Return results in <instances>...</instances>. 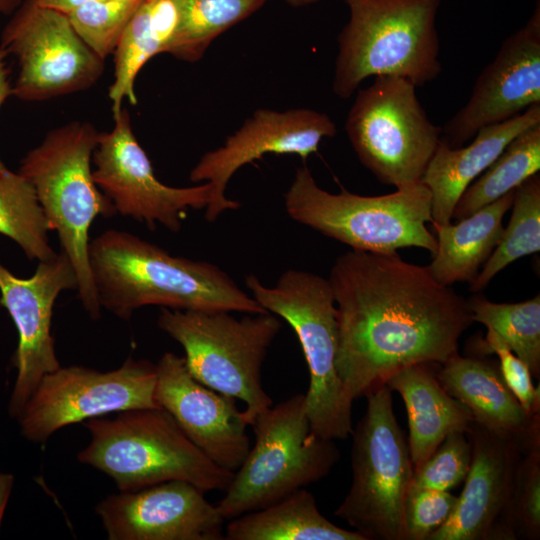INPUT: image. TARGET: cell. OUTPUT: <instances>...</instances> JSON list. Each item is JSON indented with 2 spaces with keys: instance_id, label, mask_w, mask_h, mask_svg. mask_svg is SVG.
Returning <instances> with one entry per match:
<instances>
[{
  "instance_id": "7c38bea8",
  "label": "cell",
  "mask_w": 540,
  "mask_h": 540,
  "mask_svg": "<svg viewBox=\"0 0 540 540\" xmlns=\"http://www.w3.org/2000/svg\"><path fill=\"white\" fill-rule=\"evenodd\" d=\"M156 365L129 357L117 369L59 367L45 375L16 418L20 434L44 443L57 430L126 410L160 408L155 399Z\"/></svg>"
},
{
  "instance_id": "4fadbf2b",
  "label": "cell",
  "mask_w": 540,
  "mask_h": 540,
  "mask_svg": "<svg viewBox=\"0 0 540 540\" xmlns=\"http://www.w3.org/2000/svg\"><path fill=\"white\" fill-rule=\"evenodd\" d=\"M1 34L0 49L16 57L13 95L43 101L86 90L104 70V60L77 35L68 15L24 0Z\"/></svg>"
},
{
  "instance_id": "ffe728a7",
  "label": "cell",
  "mask_w": 540,
  "mask_h": 540,
  "mask_svg": "<svg viewBox=\"0 0 540 540\" xmlns=\"http://www.w3.org/2000/svg\"><path fill=\"white\" fill-rule=\"evenodd\" d=\"M465 434L471 444L465 486L449 519L428 540H505V518L522 453L474 421Z\"/></svg>"
},
{
  "instance_id": "d4e9b609",
  "label": "cell",
  "mask_w": 540,
  "mask_h": 540,
  "mask_svg": "<svg viewBox=\"0 0 540 540\" xmlns=\"http://www.w3.org/2000/svg\"><path fill=\"white\" fill-rule=\"evenodd\" d=\"M187 0H142L114 52V81L109 88L113 114L123 100L136 105L135 79L154 56L167 53L183 20Z\"/></svg>"
},
{
  "instance_id": "f546056e",
  "label": "cell",
  "mask_w": 540,
  "mask_h": 540,
  "mask_svg": "<svg viewBox=\"0 0 540 540\" xmlns=\"http://www.w3.org/2000/svg\"><path fill=\"white\" fill-rule=\"evenodd\" d=\"M269 0H187L182 23L167 53L196 62L220 34L255 13Z\"/></svg>"
},
{
  "instance_id": "1f68e13d",
  "label": "cell",
  "mask_w": 540,
  "mask_h": 540,
  "mask_svg": "<svg viewBox=\"0 0 540 540\" xmlns=\"http://www.w3.org/2000/svg\"><path fill=\"white\" fill-rule=\"evenodd\" d=\"M142 0H90L67 13L82 41L100 58L114 54Z\"/></svg>"
},
{
  "instance_id": "d590c367",
  "label": "cell",
  "mask_w": 540,
  "mask_h": 540,
  "mask_svg": "<svg viewBox=\"0 0 540 540\" xmlns=\"http://www.w3.org/2000/svg\"><path fill=\"white\" fill-rule=\"evenodd\" d=\"M478 354H496L501 375L523 409L531 414L540 412L539 386L532 383V375L527 365L514 354L503 339L487 328L484 339L476 344Z\"/></svg>"
},
{
  "instance_id": "6da1fadb",
  "label": "cell",
  "mask_w": 540,
  "mask_h": 540,
  "mask_svg": "<svg viewBox=\"0 0 540 540\" xmlns=\"http://www.w3.org/2000/svg\"><path fill=\"white\" fill-rule=\"evenodd\" d=\"M328 279L338 324L336 369L352 402L402 368L445 363L474 322L468 300L397 252L350 250L336 258Z\"/></svg>"
},
{
  "instance_id": "44dd1931",
  "label": "cell",
  "mask_w": 540,
  "mask_h": 540,
  "mask_svg": "<svg viewBox=\"0 0 540 540\" xmlns=\"http://www.w3.org/2000/svg\"><path fill=\"white\" fill-rule=\"evenodd\" d=\"M436 373L441 386L471 412L473 421L510 441L522 454L540 449L539 414L527 413L506 385L498 363L458 353Z\"/></svg>"
},
{
  "instance_id": "3957f363",
  "label": "cell",
  "mask_w": 540,
  "mask_h": 540,
  "mask_svg": "<svg viewBox=\"0 0 540 540\" xmlns=\"http://www.w3.org/2000/svg\"><path fill=\"white\" fill-rule=\"evenodd\" d=\"M101 132L74 121L48 132L21 160L19 173L33 186L51 231H55L78 281V297L93 320L101 317L89 264V230L98 217L116 211L96 185L92 157Z\"/></svg>"
},
{
  "instance_id": "5bb4252c",
  "label": "cell",
  "mask_w": 540,
  "mask_h": 540,
  "mask_svg": "<svg viewBox=\"0 0 540 540\" xmlns=\"http://www.w3.org/2000/svg\"><path fill=\"white\" fill-rule=\"evenodd\" d=\"M114 126L101 132L92 161L93 179L116 214L154 230L158 224L179 232L187 212L204 209L211 196L208 182L172 187L156 177L151 161L137 141L128 111L113 114Z\"/></svg>"
},
{
  "instance_id": "277c9868",
  "label": "cell",
  "mask_w": 540,
  "mask_h": 540,
  "mask_svg": "<svg viewBox=\"0 0 540 540\" xmlns=\"http://www.w3.org/2000/svg\"><path fill=\"white\" fill-rule=\"evenodd\" d=\"M83 425L91 439L77 454L78 461L109 476L119 492L170 480L224 492L233 478L234 472L211 461L163 408L121 411Z\"/></svg>"
},
{
  "instance_id": "f1b7e54d",
  "label": "cell",
  "mask_w": 540,
  "mask_h": 540,
  "mask_svg": "<svg viewBox=\"0 0 540 540\" xmlns=\"http://www.w3.org/2000/svg\"><path fill=\"white\" fill-rule=\"evenodd\" d=\"M512 214L491 256L470 284L473 293L483 290L493 277L514 261L540 250V176L535 174L516 187Z\"/></svg>"
},
{
  "instance_id": "4dcf8cb0",
  "label": "cell",
  "mask_w": 540,
  "mask_h": 540,
  "mask_svg": "<svg viewBox=\"0 0 540 540\" xmlns=\"http://www.w3.org/2000/svg\"><path fill=\"white\" fill-rule=\"evenodd\" d=\"M474 322L495 331L529 368L540 376V295L517 303H496L483 296L468 300Z\"/></svg>"
},
{
  "instance_id": "2e32d148",
  "label": "cell",
  "mask_w": 540,
  "mask_h": 540,
  "mask_svg": "<svg viewBox=\"0 0 540 540\" xmlns=\"http://www.w3.org/2000/svg\"><path fill=\"white\" fill-rule=\"evenodd\" d=\"M336 133L330 117L315 110H256L223 146L206 152L190 172L192 182H208L212 186L204 208L205 219L214 222L225 211L240 208L238 201L226 197L225 190L242 166L268 153L295 154L305 159L318 150L323 138Z\"/></svg>"
},
{
  "instance_id": "7a4b0ae2",
  "label": "cell",
  "mask_w": 540,
  "mask_h": 540,
  "mask_svg": "<svg viewBox=\"0 0 540 540\" xmlns=\"http://www.w3.org/2000/svg\"><path fill=\"white\" fill-rule=\"evenodd\" d=\"M89 264L101 308L123 320L151 305L266 312L217 265L172 255L124 230L107 229L90 241Z\"/></svg>"
},
{
  "instance_id": "f35d334b",
  "label": "cell",
  "mask_w": 540,
  "mask_h": 540,
  "mask_svg": "<svg viewBox=\"0 0 540 540\" xmlns=\"http://www.w3.org/2000/svg\"><path fill=\"white\" fill-rule=\"evenodd\" d=\"M38 4L59 10L64 13H69L77 6L90 0H35Z\"/></svg>"
},
{
  "instance_id": "74e56055",
  "label": "cell",
  "mask_w": 540,
  "mask_h": 540,
  "mask_svg": "<svg viewBox=\"0 0 540 540\" xmlns=\"http://www.w3.org/2000/svg\"><path fill=\"white\" fill-rule=\"evenodd\" d=\"M13 485L14 476L11 473H0V528Z\"/></svg>"
},
{
  "instance_id": "52a82bcc",
  "label": "cell",
  "mask_w": 540,
  "mask_h": 540,
  "mask_svg": "<svg viewBox=\"0 0 540 540\" xmlns=\"http://www.w3.org/2000/svg\"><path fill=\"white\" fill-rule=\"evenodd\" d=\"M250 295L266 311L294 330L309 371L306 411L312 429L330 440H344L353 431L352 401L336 369L338 324L329 279L312 272L288 269L272 286L250 274Z\"/></svg>"
},
{
  "instance_id": "836d02e7",
  "label": "cell",
  "mask_w": 540,
  "mask_h": 540,
  "mask_svg": "<svg viewBox=\"0 0 540 540\" xmlns=\"http://www.w3.org/2000/svg\"><path fill=\"white\" fill-rule=\"evenodd\" d=\"M470 462L468 437L464 432H452L424 462L414 468L412 484L449 491L465 479Z\"/></svg>"
},
{
  "instance_id": "9c48e42d",
  "label": "cell",
  "mask_w": 540,
  "mask_h": 540,
  "mask_svg": "<svg viewBox=\"0 0 540 540\" xmlns=\"http://www.w3.org/2000/svg\"><path fill=\"white\" fill-rule=\"evenodd\" d=\"M230 313L162 308L157 324L183 347L186 366L197 381L245 404L242 413L251 425L273 405L262 386L261 369L282 321L268 311L240 319Z\"/></svg>"
},
{
  "instance_id": "d6a6232c",
  "label": "cell",
  "mask_w": 540,
  "mask_h": 540,
  "mask_svg": "<svg viewBox=\"0 0 540 540\" xmlns=\"http://www.w3.org/2000/svg\"><path fill=\"white\" fill-rule=\"evenodd\" d=\"M505 540L540 538V449L518 461L507 508Z\"/></svg>"
},
{
  "instance_id": "e575fe53",
  "label": "cell",
  "mask_w": 540,
  "mask_h": 540,
  "mask_svg": "<svg viewBox=\"0 0 540 540\" xmlns=\"http://www.w3.org/2000/svg\"><path fill=\"white\" fill-rule=\"evenodd\" d=\"M457 496L411 484L404 503V540H428L451 516Z\"/></svg>"
},
{
  "instance_id": "484cf974",
  "label": "cell",
  "mask_w": 540,
  "mask_h": 540,
  "mask_svg": "<svg viewBox=\"0 0 540 540\" xmlns=\"http://www.w3.org/2000/svg\"><path fill=\"white\" fill-rule=\"evenodd\" d=\"M228 521L226 540H365L358 532L325 518L314 495L305 488Z\"/></svg>"
},
{
  "instance_id": "30bf717a",
  "label": "cell",
  "mask_w": 540,
  "mask_h": 540,
  "mask_svg": "<svg viewBox=\"0 0 540 540\" xmlns=\"http://www.w3.org/2000/svg\"><path fill=\"white\" fill-rule=\"evenodd\" d=\"M366 396V411L351 433L352 483L334 514L365 540H404V503L414 470L408 443L387 384Z\"/></svg>"
},
{
  "instance_id": "83f0119b",
  "label": "cell",
  "mask_w": 540,
  "mask_h": 540,
  "mask_svg": "<svg viewBox=\"0 0 540 540\" xmlns=\"http://www.w3.org/2000/svg\"><path fill=\"white\" fill-rule=\"evenodd\" d=\"M51 231L32 184L19 172L0 173V234L15 241L30 260L44 261L57 253Z\"/></svg>"
},
{
  "instance_id": "ab89813d",
  "label": "cell",
  "mask_w": 540,
  "mask_h": 540,
  "mask_svg": "<svg viewBox=\"0 0 540 540\" xmlns=\"http://www.w3.org/2000/svg\"><path fill=\"white\" fill-rule=\"evenodd\" d=\"M24 0H0V15L13 14Z\"/></svg>"
},
{
  "instance_id": "e0dca14e",
  "label": "cell",
  "mask_w": 540,
  "mask_h": 540,
  "mask_svg": "<svg viewBox=\"0 0 540 540\" xmlns=\"http://www.w3.org/2000/svg\"><path fill=\"white\" fill-rule=\"evenodd\" d=\"M540 104V5L508 36L473 86L467 103L442 128L441 140L460 147L482 127Z\"/></svg>"
},
{
  "instance_id": "7402d4cb",
  "label": "cell",
  "mask_w": 540,
  "mask_h": 540,
  "mask_svg": "<svg viewBox=\"0 0 540 540\" xmlns=\"http://www.w3.org/2000/svg\"><path fill=\"white\" fill-rule=\"evenodd\" d=\"M540 123V104L501 123L482 127L467 146L440 141L421 182L431 193L432 222L449 223L467 187L479 177L518 134Z\"/></svg>"
},
{
  "instance_id": "ac0fdd59",
  "label": "cell",
  "mask_w": 540,
  "mask_h": 540,
  "mask_svg": "<svg viewBox=\"0 0 540 540\" xmlns=\"http://www.w3.org/2000/svg\"><path fill=\"white\" fill-rule=\"evenodd\" d=\"M183 480L119 492L95 507L109 540H224L225 519Z\"/></svg>"
},
{
  "instance_id": "d6986e66",
  "label": "cell",
  "mask_w": 540,
  "mask_h": 540,
  "mask_svg": "<svg viewBox=\"0 0 540 540\" xmlns=\"http://www.w3.org/2000/svg\"><path fill=\"white\" fill-rule=\"evenodd\" d=\"M155 399L211 461L232 472L241 466L250 439L236 399L197 381L184 357L172 352L161 356L156 364Z\"/></svg>"
},
{
  "instance_id": "8992f818",
  "label": "cell",
  "mask_w": 540,
  "mask_h": 540,
  "mask_svg": "<svg viewBox=\"0 0 540 540\" xmlns=\"http://www.w3.org/2000/svg\"><path fill=\"white\" fill-rule=\"evenodd\" d=\"M284 206L294 221L351 247L374 253H395L418 247L434 255L436 237L431 193L422 182L379 196H363L342 189L330 193L316 183L306 166L296 169L284 195Z\"/></svg>"
},
{
  "instance_id": "603a6c76",
  "label": "cell",
  "mask_w": 540,
  "mask_h": 540,
  "mask_svg": "<svg viewBox=\"0 0 540 540\" xmlns=\"http://www.w3.org/2000/svg\"><path fill=\"white\" fill-rule=\"evenodd\" d=\"M430 364H415L392 374L386 384L405 404L413 468L424 462L452 432H466L473 422L470 410L449 395Z\"/></svg>"
},
{
  "instance_id": "cb8c5ba5",
  "label": "cell",
  "mask_w": 540,
  "mask_h": 540,
  "mask_svg": "<svg viewBox=\"0 0 540 540\" xmlns=\"http://www.w3.org/2000/svg\"><path fill=\"white\" fill-rule=\"evenodd\" d=\"M514 191L456 224L431 222L437 234V250L427 267L437 282L451 286L456 282L471 284L476 279L480 266L500 242L503 217L512 206Z\"/></svg>"
},
{
  "instance_id": "60d3db41",
  "label": "cell",
  "mask_w": 540,
  "mask_h": 540,
  "mask_svg": "<svg viewBox=\"0 0 540 540\" xmlns=\"http://www.w3.org/2000/svg\"><path fill=\"white\" fill-rule=\"evenodd\" d=\"M285 1L291 6L300 7V6L313 4L317 2L318 0H285Z\"/></svg>"
},
{
  "instance_id": "8d00e7d4",
  "label": "cell",
  "mask_w": 540,
  "mask_h": 540,
  "mask_svg": "<svg viewBox=\"0 0 540 540\" xmlns=\"http://www.w3.org/2000/svg\"><path fill=\"white\" fill-rule=\"evenodd\" d=\"M7 56V53L0 49V108L7 98L13 95V86L9 81V70L6 64ZM6 169V166L0 159V173Z\"/></svg>"
},
{
  "instance_id": "8fae6325",
  "label": "cell",
  "mask_w": 540,
  "mask_h": 540,
  "mask_svg": "<svg viewBox=\"0 0 540 540\" xmlns=\"http://www.w3.org/2000/svg\"><path fill=\"white\" fill-rule=\"evenodd\" d=\"M362 165L383 184L421 182L442 136L428 118L416 86L397 76H377L359 89L345 122Z\"/></svg>"
},
{
  "instance_id": "5b68a950",
  "label": "cell",
  "mask_w": 540,
  "mask_h": 540,
  "mask_svg": "<svg viewBox=\"0 0 540 540\" xmlns=\"http://www.w3.org/2000/svg\"><path fill=\"white\" fill-rule=\"evenodd\" d=\"M333 91L349 98L368 77H402L416 87L438 77L436 15L441 0H345Z\"/></svg>"
},
{
  "instance_id": "9a60e30c",
  "label": "cell",
  "mask_w": 540,
  "mask_h": 540,
  "mask_svg": "<svg viewBox=\"0 0 540 540\" xmlns=\"http://www.w3.org/2000/svg\"><path fill=\"white\" fill-rule=\"evenodd\" d=\"M78 281L67 255L39 261L28 278L15 276L0 263V305L11 316L18 345L13 356L17 375L8 404L16 419L42 378L60 367L51 332L55 301L62 291L77 290Z\"/></svg>"
},
{
  "instance_id": "4316f807",
  "label": "cell",
  "mask_w": 540,
  "mask_h": 540,
  "mask_svg": "<svg viewBox=\"0 0 540 540\" xmlns=\"http://www.w3.org/2000/svg\"><path fill=\"white\" fill-rule=\"evenodd\" d=\"M540 170V123L514 137L463 192L452 218H465L513 191Z\"/></svg>"
},
{
  "instance_id": "ba28073f",
  "label": "cell",
  "mask_w": 540,
  "mask_h": 540,
  "mask_svg": "<svg viewBox=\"0 0 540 540\" xmlns=\"http://www.w3.org/2000/svg\"><path fill=\"white\" fill-rule=\"evenodd\" d=\"M251 426L254 446L216 504L225 520L264 508L318 482L340 458L334 440L312 429L305 394L270 406Z\"/></svg>"
}]
</instances>
